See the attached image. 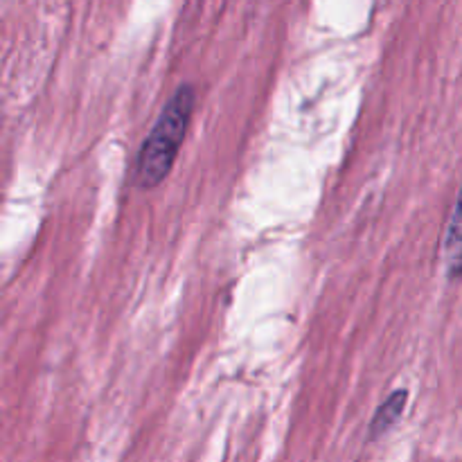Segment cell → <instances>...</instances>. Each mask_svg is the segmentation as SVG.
Masks as SVG:
<instances>
[{
    "mask_svg": "<svg viewBox=\"0 0 462 462\" xmlns=\"http://www.w3.org/2000/svg\"><path fill=\"white\" fill-rule=\"evenodd\" d=\"M442 260L449 280L462 278V185L451 210L449 226H447L445 242H442Z\"/></svg>",
    "mask_w": 462,
    "mask_h": 462,
    "instance_id": "2",
    "label": "cell"
},
{
    "mask_svg": "<svg viewBox=\"0 0 462 462\" xmlns=\"http://www.w3.org/2000/svg\"><path fill=\"white\" fill-rule=\"evenodd\" d=\"M406 402H409V391H404V388L388 395V400L373 415V422H370V440H377V438H382L383 433H388L395 427L397 420L404 413Z\"/></svg>",
    "mask_w": 462,
    "mask_h": 462,
    "instance_id": "3",
    "label": "cell"
},
{
    "mask_svg": "<svg viewBox=\"0 0 462 462\" xmlns=\"http://www.w3.org/2000/svg\"><path fill=\"white\" fill-rule=\"evenodd\" d=\"M194 106H197L194 86L183 84L176 88L161 111L156 125L140 147L138 162H135V180L143 189L158 188L170 176L180 144L188 135Z\"/></svg>",
    "mask_w": 462,
    "mask_h": 462,
    "instance_id": "1",
    "label": "cell"
}]
</instances>
